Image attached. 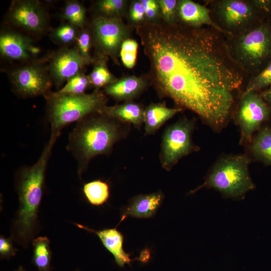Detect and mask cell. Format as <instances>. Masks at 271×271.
<instances>
[{"mask_svg":"<svg viewBox=\"0 0 271 271\" xmlns=\"http://www.w3.org/2000/svg\"><path fill=\"white\" fill-rule=\"evenodd\" d=\"M144 38L160 92L220 129L246 76L230 56L224 35L176 22L149 28Z\"/></svg>","mask_w":271,"mask_h":271,"instance_id":"obj_1","label":"cell"},{"mask_svg":"<svg viewBox=\"0 0 271 271\" xmlns=\"http://www.w3.org/2000/svg\"><path fill=\"white\" fill-rule=\"evenodd\" d=\"M55 141L50 139L33 165L19 169L16 176L19 207L11 228V238L27 248L39 229L38 212L43 197L46 171Z\"/></svg>","mask_w":271,"mask_h":271,"instance_id":"obj_2","label":"cell"},{"mask_svg":"<svg viewBox=\"0 0 271 271\" xmlns=\"http://www.w3.org/2000/svg\"><path fill=\"white\" fill-rule=\"evenodd\" d=\"M121 135L116 119L104 113L92 114L77 122L69 134L67 149L77 162L79 176L93 158L109 154Z\"/></svg>","mask_w":271,"mask_h":271,"instance_id":"obj_3","label":"cell"},{"mask_svg":"<svg viewBox=\"0 0 271 271\" xmlns=\"http://www.w3.org/2000/svg\"><path fill=\"white\" fill-rule=\"evenodd\" d=\"M224 36L230 56L249 78L271 61V19L246 33Z\"/></svg>","mask_w":271,"mask_h":271,"instance_id":"obj_4","label":"cell"},{"mask_svg":"<svg viewBox=\"0 0 271 271\" xmlns=\"http://www.w3.org/2000/svg\"><path fill=\"white\" fill-rule=\"evenodd\" d=\"M250 158L246 155L226 156L218 160L206 176L204 182L190 192L195 193L203 188L214 189L225 198L243 199L255 185L249 172Z\"/></svg>","mask_w":271,"mask_h":271,"instance_id":"obj_5","label":"cell"},{"mask_svg":"<svg viewBox=\"0 0 271 271\" xmlns=\"http://www.w3.org/2000/svg\"><path fill=\"white\" fill-rule=\"evenodd\" d=\"M46 116L51 126V136L57 139L65 126L96 113H102L106 98L102 92L77 95H46Z\"/></svg>","mask_w":271,"mask_h":271,"instance_id":"obj_6","label":"cell"},{"mask_svg":"<svg viewBox=\"0 0 271 271\" xmlns=\"http://www.w3.org/2000/svg\"><path fill=\"white\" fill-rule=\"evenodd\" d=\"M211 16L224 35L237 36L255 28L267 17L251 0H217L209 2Z\"/></svg>","mask_w":271,"mask_h":271,"instance_id":"obj_7","label":"cell"},{"mask_svg":"<svg viewBox=\"0 0 271 271\" xmlns=\"http://www.w3.org/2000/svg\"><path fill=\"white\" fill-rule=\"evenodd\" d=\"M9 76L13 91L24 98L45 97L51 92L53 84L46 65L37 60L13 69Z\"/></svg>","mask_w":271,"mask_h":271,"instance_id":"obj_8","label":"cell"},{"mask_svg":"<svg viewBox=\"0 0 271 271\" xmlns=\"http://www.w3.org/2000/svg\"><path fill=\"white\" fill-rule=\"evenodd\" d=\"M270 119L271 109L259 92H243L235 118L240 130V143L249 145L255 133Z\"/></svg>","mask_w":271,"mask_h":271,"instance_id":"obj_9","label":"cell"},{"mask_svg":"<svg viewBox=\"0 0 271 271\" xmlns=\"http://www.w3.org/2000/svg\"><path fill=\"white\" fill-rule=\"evenodd\" d=\"M193 122L187 118H183L166 128L162 138L160 155L164 169L170 171L181 158L193 151Z\"/></svg>","mask_w":271,"mask_h":271,"instance_id":"obj_10","label":"cell"},{"mask_svg":"<svg viewBox=\"0 0 271 271\" xmlns=\"http://www.w3.org/2000/svg\"><path fill=\"white\" fill-rule=\"evenodd\" d=\"M7 18L16 28L35 35L44 34L49 26L47 11L42 3L37 0L13 1Z\"/></svg>","mask_w":271,"mask_h":271,"instance_id":"obj_11","label":"cell"},{"mask_svg":"<svg viewBox=\"0 0 271 271\" xmlns=\"http://www.w3.org/2000/svg\"><path fill=\"white\" fill-rule=\"evenodd\" d=\"M91 27L92 42L101 54L114 58L127 34L122 22L117 18L97 16Z\"/></svg>","mask_w":271,"mask_h":271,"instance_id":"obj_12","label":"cell"},{"mask_svg":"<svg viewBox=\"0 0 271 271\" xmlns=\"http://www.w3.org/2000/svg\"><path fill=\"white\" fill-rule=\"evenodd\" d=\"M48 62L47 70L57 88L83 71L86 65L75 45L61 47L50 55Z\"/></svg>","mask_w":271,"mask_h":271,"instance_id":"obj_13","label":"cell"},{"mask_svg":"<svg viewBox=\"0 0 271 271\" xmlns=\"http://www.w3.org/2000/svg\"><path fill=\"white\" fill-rule=\"evenodd\" d=\"M40 49L29 36L11 29L0 34L1 55L6 60L27 62L34 60Z\"/></svg>","mask_w":271,"mask_h":271,"instance_id":"obj_14","label":"cell"},{"mask_svg":"<svg viewBox=\"0 0 271 271\" xmlns=\"http://www.w3.org/2000/svg\"><path fill=\"white\" fill-rule=\"evenodd\" d=\"M177 17L182 24L194 28L209 27L223 34L222 30L214 22L209 8L193 1H178Z\"/></svg>","mask_w":271,"mask_h":271,"instance_id":"obj_15","label":"cell"},{"mask_svg":"<svg viewBox=\"0 0 271 271\" xmlns=\"http://www.w3.org/2000/svg\"><path fill=\"white\" fill-rule=\"evenodd\" d=\"M164 195L162 191L140 194L132 197L128 204L121 209V220L130 216L139 218L154 217L162 205Z\"/></svg>","mask_w":271,"mask_h":271,"instance_id":"obj_16","label":"cell"},{"mask_svg":"<svg viewBox=\"0 0 271 271\" xmlns=\"http://www.w3.org/2000/svg\"><path fill=\"white\" fill-rule=\"evenodd\" d=\"M80 228L95 233L98 236L104 247L113 255L116 263L122 267L130 264L132 259L123 248V236L116 228L95 230L80 224L75 223Z\"/></svg>","mask_w":271,"mask_h":271,"instance_id":"obj_17","label":"cell"},{"mask_svg":"<svg viewBox=\"0 0 271 271\" xmlns=\"http://www.w3.org/2000/svg\"><path fill=\"white\" fill-rule=\"evenodd\" d=\"M182 110V108H169L160 104L150 105L144 110L146 133L155 132L166 121Z\"/></svg>","mask_w":271,"mask_h":271,"instance_id":"obj_18","label":"cell"},{"mask_svg":"<svg viewBox=\"0 0 271 271\" xmlns=\"http://www.w3.org/2000/svg\"><path fill=\"white\" fill-rule=\"evenodd\" d=\"M145 86L144 80L136 76L121 79L104 87V92L118 100L131 98L142 91Z\"/></svg>","mask_w":271,"mask_h":271,"instance_id":"obj_19","label":"cell"},{"mask_svg":"<svg viewBox=\"0 0 271 271\" xmlns=\"http://www.w3.org/2000/svg\"><path fill=\"white\" fill-rule=\"evenodd\" d=\"M248 145L251 154L256 160L271 166V125H263Z\"/></svg>","mask_w":271,"mask_h":271,"instance_id":"obj_20","label":"cell"},{"mask_svg":"<svg viewBox=\"0 0 271 271\" xmlns=\"http://www.w3.org/2000/svg\"><path fill=\"white\" fill-rule=\"evenodd\" d=\"M118 120L140 125L144 122V110L136 103L128 102L113 106H106L103 112Z\"/></svg>","mask_w":271,"mask_h":271,"instance_id":"obj_21","label":"cell"},{"mask_svg":"<svg viewBox=\"0 0 271 271\" xmlns=\"http://www.w3.org/2000/svg\"><path fill=\"white\" fill-rule=\"evenodd\" d=\"M32 245L34 264L39 271H51L52 252L49 239L46 236L39 237L33 240Z\"/></svg>","mask_w":271,"mask_h":271,"instance_id":"obj_22","label":"cell"},{"mask_svg":"<svg viewBox=\"0 0 271 271\" xmlns=\"http://www.w3.org/2000/svg\"><path fill=\"white\" fill-rule=\"evenodd\" d=\"M86 11L79 1H66L61 14V17L67 22L79 29L84 28L86 23Z\"/></svg>","mask_w":271,"mask_h":271,"instance_id":"obj_23","label":"cell"},{"mask_svg":"<svg viewBox=\"0 0 271 271\" xmlns=\"http://www.w3.org/2000/svg\"><path fill=\"white\" fill-rule=\"evenodd\" d=\"M83 192L87 201L95 206L103 204L109 197L108 184L100 180H94L85 184Z\"/></svg>","mask_w":271,"mask_h":271,"instance_id":"obj_24","label":"cell"},{"mask_svg":"<svg viewBox=\"0 0 271 271\" xmlns=\"http://www.w3.org/2000/svg\"><path fill=\"white\" fill-rule=\"evenodd\" d=\"M80 29L68 23L61 24L51 30V40L62 47H68L75 44Z\"/></svg>","mask_w":271,"mask_h":271,"instance_id":"obj_25","label":"cell"},{"mask_svg":"<svg viewBox=\"0 0 271 271\" xmlns=\"http://www.w3.org/2000/svg\"><path fill=\"white\" fill-rule=\"evenodd\" d=\"M90 85L88 76L83 70L69 79L59 90L51 93L54 95H81L85 93Z\"/></svg>","mask_w":271,"mask_h":271,"instance_id":"obj_26","label":"cell"},{"mask_svg":"<svg viewBox=\"0 0 271 271\" xmlns=\"http://www.w3.org/2000/svg\"><path fill=\"white\" fill-rule=\"evenodd\" d=\"M88 76L90 84L96 89L105 87L116 81L102 60L97 62Z\"/></svg>","mask_w":271,"mask_h":271,"instance_id":"obj_27","label":"cell"},{"mask_svg":"<svg viewBox=\"0 0 271 271\" xmlns=\"http://www.w3.org/2000/svg\"><path fill=\"white\" fill-rule=\"evenodd\" d=\"M271 85V61L257 75L249 79L243 92H260Z\"/></svg>","mask_w":271,"mask_h":271,"instance_id":"obj_28","label":"cell"},{"mask_svg":"<svg viewBox=\"0 0 271 271\" xmlns=\"http://www.w3.org/2000/svg\"><path fill=\"white\" fill-rule=\"evenodd\" d=\"M92 42L91 33L88 30L81 29L77 37L74 45L85 65L93 62L90 54V48Z\"/></svg>","mask_w":271,"mask_h":271,"instance_id":"obj_29","label":"cell"},{"mask_svg":"<svg viewBox=\"0 0 271 271\" xmlns=\"http://www.w3.org/2000/svg\"><path fill=\"white\" fill-rule=\"evenodd\" d=\"M125 2L122 0H101L96 3L97 16L117 18L122 11Z\"/></svg>","mask_w":271,"mask_h":271,"instance_id":"obj_30","label":"cell"},{"mask_svg":"<svg viewBox=\"0 0 271 271\" xmlns=\"http://www.w3.org/2000/svg\"><path fill=\"white\" fill-rule=\"evenodd\" d=\"M138 44L132 39H126L122 43L120 49V56L123 65L128 68L135 65Z\"/></svg>","mask_w":271,"mask_h":271,"instance_id":"obj_31","label":"cell"},{"mask_svg":"<svg viewBox=\"0 0 271 271\" xmlns=\"http://www.w3.org/2000/svg\"><path fill=\"white\" fill-rule=\"evenodd\" d=\"M157 2L164 19L169 24L176 23L178 1L176 0H159Z\"/></svg>","mask_w":271,"mask_h":271,"instance_id":"obj_32","label":"cell"},{"mask_svg":"<svg viewBox=\"0 0 271 271\" xmlns=\"http://www.w3.org/2000/svg\"><path fill=\"white\" fill-rule=\"evenodd\" d=\"M11 238L3 235L0 237V255L1 258L9 259L16 254L18 249L14 247Z\"/></svg>","mask_w":271,"mask_h":271,"instance_id":"obj_33","label":"cell"},{"mask_svg":"<svg viewBox=\"0 0 271 271\" xmlns=\"http://www.w3.org/2000/svg\"><path fill=\"white\" fill-rule=\"evenodd\" d=\"M140 2L145 9V16L150 19L154 18L158 11V2L154 0H142Z\"/></svg>","mask_w":271,"mask_h":271,"instance_id":"obj_34","label":"cell"},{"mask_svg":"<svg viewBox=\"0 0 271 271\" xmlns=\"http://www.w3.org/2000/svg\"><path fill=\"white\" fill-rule=\"evenodd\" d=\"M145 16V11L141 2H134L130 11V19L134 22L142 21Z\"/></svg>","mask_w":271,"mask_h":271,"instance_id":"obj_35","label":"cell"},{"mask_svg":"<svg viewBox=\"0 0 271 271\" xmlns=\"http://www.w3.org/2000/svg\"><path fill=\"white\" fill-rule=\"evenodd\" d=\"M253 5L267 17L271 18V0H251Z\"/></svg>","mask_w":271,"mask_h":271,"instance_id":"obj_36","label":"cell"},{"mask_svg":"<svg viewBox=\"0 0 271 271\" xmlns=\"http://www.w3.org/2000/svg\"><path fill=\"white\" fill-rule=\"evenodd\" d=\"M259 93L263 100L271 109V85Z\"/></svg>","mask_w":271,"mask_h":271,"instance_id":"obj_37","label":"cell"},{"mask_svg":"<svg viewBox=\"0 0 271 271\" xmlns=\"http://www.w3.org/2000/svg\"><path fill=\"white\" fill-rule=\"evenodd\" d=\"M149 256V252L146 250L141 254L139 259L142 261H147Z\"/></svg>","mask_w":271,"mask_h":271,"instance_id":"obj_38","label":"cell"},{"mask_svg":"<svg viewBox=\"0 0 271 271\" xmlns=\"http://www.w3.org/2000/svg\"><path fill=\"white\" fill-rule=\"evenodd\" d=\"M16 271H27L26 270L23 266H20L19 268L16 270Z\"/></svg>","mask_w":271,"mask_h":271,"instance_id":"obj_39","label":"cell"}]
</instances>
